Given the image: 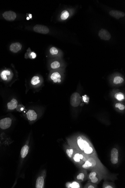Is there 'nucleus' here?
<instances>
[{
  "label": "nucleus",
  "mask_w": 125,
  "mask_h": 188,
  "mask_svg": "<svg viewBox=\"0 0 125 188\" xmlns=\"http://www.w3.org/2000/svg\"><path fill=\"white\" fill-rule=\"evenodd\" d=\"M119 153L118 149L113 148L111 151V161L112 163L115 165L117 164L119 161Z\"/></svg>",
  "instance_id": "nucleus-7"
},
{
  "label": "nucleus",
  "mask_w": 125,
  "mask_h": 188,
  "mask_svg": "<svg viewBox=\"0 0 125 188\" xmlns=\"http://www.w3.org/2000/svg\"><path fill=\"white\" fill-rule=\"evenodd\" d=\"M44 187V179L42 176L39 177L36 182V187L43 188Z\"/></svg>",
  "instance_id": "nucleus-19"
},
{
  "label": "nucleus",
  "mask_w": 125,
  "mask_h": 188,
  "mask_svg": "<svg viewBox=\"0 0 125 188\" xmlns=\"http://www.w3.org/2000/svg\"><path fill=\"white\" fill-rule=\"evenodd\" d=\"M22 48V44L19 43H15L11 44L9 49L13 53H17L20 51Z\"/></svg>",
  "instance_id": "nucleus-13"
},
{
  "label": "nucleus",
  "mask_w": 125,
  "mask_h": 188,
  "mask_svg": "<svg viewBox=\"0 0 125 188\" xmlns=\"http://www.w3.org/2000/svg\"><path fill=\"white\" fill-rule=\"evenodd\" d=\"M18 101L14 98L12 99L10 102L8 103L7 107L8 109L13 110L17 108L18 106Z\"/></svg>",
  "instance_id": "nucleus-18"
},
{
  "label": "nucleus",
  "mask_w": 125,
  "mask_h": 188,
  "mask_svg": "<svg viewBox=\"0 0 125 188\" xmlns=\"http://www.w3.org/2000/svg\"><path fill=\"white\" fill-rule=\"evenodd\" d=\"M36 57H37V55L34 52H32L30 55V57L31 59H34Z\"/></svg>",
  "instance_id": "nucleus-32"
},
{
  "label": "nucleus",
  "mask_w": 125,
  "mask_h": 188,
  "mask_svg": "<svg viewBox=\"0 0 125 188\" xmlns=\"http://www.w3.org/2000/svg\"><path fill=\"white\" fill-rule=\"evenodd\" d=\"M75 151V150L72 147L70 148L67 149L66 150L67 154L68 156L71 158L73 157Z\"/></svg>",
  "instance_id": "nucleus-23"
},
{
  "label": "nucleus",
  "mask_w": 125,
  "mask_h": 188,
  "mask_svg": "<svg viewBox=\"0 0 125 188\" xmlns=\"http://www.w3.org/2000/svg\"><path fill=\"white\" fill-rule=\"evenodd\" d=\"M88 157H89L84 153L75 150V151L71 158L73 162L80 167L84 163Z\"/></svg>",
  "instance_id": "nucleus-4"
},
{
  "label": "nucleus",
  "mask_w": 125,
  "mask_h": 188,
  "mask_svg": "<svg viewBox=\"0 0 125 188\" xmlns=\"http://www.w3.org/2000/svg\"><path fill=\"white\" fill-rule=\"evenodd\" d=\"M104 175L98 171L92 170L88 175L87 179L88 182L97 185L102 180Z\"/></svg>",
  "instance_id": "nucleus-3"
},
{
  "label": "nucleus",
  "mask_w": 125,
  "mask_h": 188,
  "mask_svg": "<svg viewBox=\"0 0 125 188\" xmlns=\"http://www.w3.org/2000/svg\"><path fill=\"white\" fill-rule=\"evenodd\" d=\"M27 117L30 121H35L37 118V114L34 110H30L27 112Z\"/></svg>",
  "instance_id": "nucleus-15"
},
{
  "label": "nucleus",
  "mask_w": 125,
  "mask_h": 188,
  "mask_svg": "<svg viewBox=\"0 0 125 188\" xmlns=\"http://www.w3.org/2000/svg\"><path fill=\"white\" fill-rule=\"evenodd\" d=\"M12 119L9 118H4L0 120V128L6 129L10 127L12 124Z\"/></svg>",
  "instance_id": "nucleus-8"
},
{
  "label": "nucleus",
  "mask_w": 125,
  "mask_h": 188,
  "mask_svg": "<svg viewBox=\"0 0 125 188\" xmlns=\"http://www.w3.org/2000/svg\"><path fill=\"white\" fill-rule=\"evenodd\" d=\"M83 100L84 102L86 103H88L89 102V98L87 96H83Z\"/></svg>",
  "instance_id": "nucleus-33"
},
{
  "label": "nucleus",
  "mask_w": 125,
  "mask_h": 188,
  "mask_svg": "<svg viewBox=\"0 0 125 188\" xmlns=\"http://www.w3.org/2000/svg\"><path fill=\"white\" fill-rule=\"evenodd\" d=\"M109 13L111 16L118 19L124 17L125 16L124 12L117 10L111 11Z\"/></svg>",
  "instance_id": "nucleus-12"
},
{
  "label": "nucleus",
  "mask_w": 125,
  "mask_h": 188,
  "mask_svg": "<svg viewBox=\"0 0 125 188\" xmlns=\"http://www.w3.org/2000/svg\"><path fill=\"white\" fill-rule=\"evenodd\" d=\"M69 16V12L67 11H64L62 12V14L61 16V19L62 20H66L68 18Z\"/></svg>",
  "instance_id": "nucleus-26"
},
{
  "label": "nucleus",
  "mask_w": 125,
  "mask_h": 188,
  "mask_svg": "<svg viewBox=\"0 0 125 188\" xmlns=\"http://www.w3.org/2000/svg\"><path fill=\"white\" fill-rule=\"evenodd\" d=\"M71 147L89 157L98 158L93 146L89 140L83 135L76 136L71 142Z\"/></svg>",
  "instance_id": "nucleus-1"
},
{
  "label": "nucleus",
  "mask_w": 125,
  "mask_h": 188,
  "mask_svg": "<svg viewBox=\"0 0 125 188\" xmlns=\"http://www.w3.org/2000/svg\"><path fill=\"white\" fill-rule=\"evenodd\" d=\"M98 36L101 39L105 40V41L109 40L111 37V34L109 31L104 29H101L100 30L98 33Z\"/></svg>",
  "instance_id": "nucleus-9"
},
{
  "label": "nucleus",
  "mask_w": 125,
  "mask_h": 188,
  "mask_svg": "<svg viewBox=\"0 0 125 188\" xmlns=\"http://www.w3.org/2000/svg\"><path fill=\"white\" fill-rule=\"evenodd\" d=\"M103 188H113L114 187L111 185V184L108 182H104Z\"/></svg>",
  "instance_id": "nucleus-31"
},
{
  "label": "nucleus",
  "mask_w": 125,
  "mask_h": 188,
  "mask_svg": "<svg viewBox=\"0 0 125 188\" xmlns=\"http://www.w3.org/2000/svg\"><path fill=\"white\" fill-rule=\"evenodd\" d=\"M16 109L17 111H18V112H21L24 109V106L21 105V104H20V105L17 106Z\"/></svg>",
  "instance_id": "nucleus-30"
},
{
  "label": "nucleus",
  "mask_w": 125,
  "mask_h": 188,
  "mask_svg": "<svg viewBox=\"0 0 125 188\" xmlns=\"http://www.w3.org/2000/svg\"><path fill=\"white\" fill-rule=\"evenodd\" d=\"M97 186L96 184H93L90 183V182H88V183L87 184L84 186V188H97Z\"/></svg>",
  "instance_id": "nucleus-29"
},
{
  "label": "nucleus",
  "mask_w": 125,
  "mask_h": 188,
  "mask_svg": "<svg viewBox=\"0 0 125 188\" xmlns=\"http://www.w3.org/2000/svg\"><path fill=\"white\" fill-rule=\"evenodd\" d=\"M66 187L68 188H80L82 187L80 182L75 181L73 182H68L66 183Z\"/></svg>",
  "instance_id": "nucleus-16"
},
{
  "label": "nucleus",
  "mask_w": 125,
  "mask_h": 188,
  "mask_svg": "<svg viewBox=\"0 0 125 188\" xmlns=\"http://www.w3.org/2000/svg\"><path fill=\"white\" fill-rule=\"evenodd\" d=\"M87 170L82 169L80 172L77 175L76 177V180L81 182L84 181L87 179Z\"/></svg>",
  "instance_id": "nucleus-11"
},
{
  "label": "nucleus",
  "mask_w": 125,
  "mask_h": 188,
  "mask_svg": "<svg viewBox=\"0 0 125 188\" xmlns=\"http://www.w3.org/2000/svg\"><path fill=\"white\" fill-rule=\"evenodd\" d=\"M115 98L119 101H123L124 99V95L122 93H116L115 95Z\"/></svg>",
  "instance_id": "nucleus-24"
},
{
  "label": "nucleus",
  "mask_w": 125,
  "mask_h": 188,
  "mask_svg": "<svg viewBox=\"0 0 125 188\" xmlns=\"http://www.w3.org/2000/svg\"><path fill=\"white\" fill-rule=\"evenodd\" d=\"M33 30L36 33L46 34L49 33V30L46 26L37 25L33 27Z\"/></svg>",
  "instance_id": "nucleus-6"
},
{
  "label": "nucleus",
  "mask_w": 125,
  "mask_h": 188,
  "mask_svg": "<svg viewBox=\"0 0 125 188\" xmlns=\"http://www.w3.org/2000/svg\"><path fill=\"white\" fill-rule=\"evenodd\" d=\"M29 150V147L27 145H25L22 148L21 151V155L22 158H24L27 155Z\"/></svg>",
  "instance_id": "nucleus-20"
},
{
  "label": "nucleus",
  "mask_w": 125,
  "mask_h": 188,
  "mask_svg": "<svg viewBox=\"0 0 125 188\" xmlns=\"http://www.w3.org/2000/svg\"><path fill=\"white\" fill-rule=\"evenodd\" d=\"M41 82L40 77L39 76H34L32 78L31 83L33 86H37L40 84Z\"/></svg>",
  "instance_id": "nucleus-21"
},
{
  "label": "nucleus",
  "mask_w": 125,
  "mask_h": 188,
  "mask_svg": "<svg viewBox=\"0 0 125 188\" xmlns=\"http://www.w3.org/2000/svg\"><path fill=\"white\" fill-rule=\"evenodd\" d=\"M60 64L59 61H55L51 63V69H58L60 67Z\"/></svg>",
  "instance_id": "nucleus-25"
},
{
  "label": "nucleus",
  "mask_w": 125,
  "mask_h": 188,
  "mask_svg": "<svg viewBox=\"0 0 125 188\" xmlns=\"http://www.w3.org/2000/svg\"><path fill=\"white\" fill-rule=\"evenodd\" d=\"M4 19L9 21H12L14 20L17 17L16 14L12 11H7L3 14Z\"/></svg>",
  "instance_id": "nucleus-10"
},
{
  "label": "nucleus",
  "mask_w": 125,
  "mask_h": 188,
  "mask_svg": "<svg viewBox=\"0 0 125 188\" xmlns=\"http://www.w3.org/2000/svg\"><path fill=\"white\" fill-rule=\"evenodd\" d=\"M80 167L81 169L98 171L104 175L106 173L105 167L100 162L98 157H88L84 163Z\"/></svg>",
  "instance_id": "nucleus-2"
},
{
  "label": "nucleus",
  "mask_w": 125,
  "mask_h": 188,
  "mask_svg": "<svg viewBox=\"0 0 125 188\" xmlns=\"http://www.w3.org/2000/svg\"><path fill=\"white\" fill-rule=\"evenodd\" d=\"M1 77L4 81L9 80L11 77V73L9 70L3 71L1 74Z\"/></svg>",
  "instance_id": "nucleus-14"
},
{
  "label": "nucleus",
  "mask_w": 125,
  "mask_h": 188,
  "mask_svg": "<svg viewBox=\"0 0 125 188\" xmlns=\"http://www.w3.org/2000/svg\"><path fill=\"white\" fill-rule=\"evenodd\" d=\"M81 102V97L80 94L75 93L72 95L70 97V104L72 106H78Z\"/></svg>",
  "instance_id": "nucleus-5"
},
{
  "label": "nucleus",
  "mask_w": 125,
  "mask_h": 188,
  "mask_svg": "<svg viewBox=\"0 0 125 188\" xmlns=\"http://www.w3.org/2000/svg\"><path fill=\"white\" fill-rule=\"evenodd\" d=\"M115 106L116 108H119V109L121 110V111H123L125 108V106L123 105V104L120 103H116L115 104Z\"/></svg>",
  "instance_id": "nucleus-28"
},
{
  "label": "nucleus",
  "mask_w": 125,
  "mask_h": 188,
  "mask_svg": "<svg viewBox=\"0 0 125 188\" xmlns=\"http://www.w3.org/2000/svg\"><path fill=\"white\" fill-rule=\"evenodd\" d=\"M51 80L55 83H60L61 82V76L58 72H55L51 75L50 77Z\"/></svg>",
  "instance_id": "nucleus-17"
},
{
  "label": "nucleus",
  "mask_w": 125,
  "mask_h": 188,
  "mask_svg": "<svg viewBox=\"0 0 125 188\" xmlns=\"http://www.w3.org/2000/svg\"><path fill=\"white\" fill-rule=\"evenodd\" d=\"M50 53L51 55H56L58 54V50L57 48L55 47H52L50 49Z\"/></svg>",
  "instance_id": "nucleus-27"
},
{
  "label": "nucleus",
  "mask_w": 125,
  "mask_h": 188,
  "mask_svg": "<svg viewBox=\"0 0 125 188\" xmlns=\"http://www.w3.org/2000/svg\"><path fill=\"white\" fill-rule=\"evenodd\" d=\"M124 82V79L121 77L117 76L115 77L114 79L113 82L115 85L121 84Z\"/></svg>",
  "instance_id": "nucleus-22"
}]
</instances>
